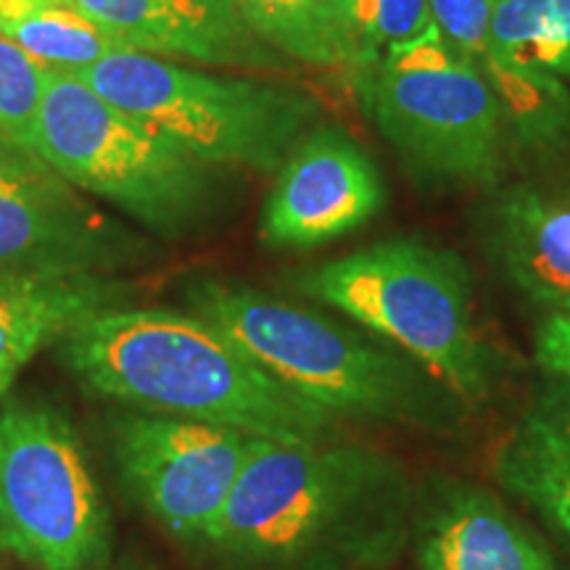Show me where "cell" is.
Wrapping results in <instances>:
<instances>
[{
	"label": "cell",
	"instance_id": "e0dca14e",
	"mask_svg": "<svg viewBox=\"0 0 570 570\" xmlns=\"http://www.w3.org/2000/svg\"><path fill=\"white\" fill-rule=\"evenodd\" d=\"M468 59L494 90L508 127L510 161L550 164L570 151V88L566 82L499 51L494 40Z\"/></svg>",
	"mask_w": 570,
	"mask_h": 570
},
{
	"label": "cell",
	"instance_id": "5b68a950",
	"mask_svg": "<svg viewBox=\"0 0 570 570\" xmlns=\"http://www.w3.org/2000/svg\"><path fill=\"white\" fill-rule=\"evenodd\" d=\"M356 82L375 127L417 185H502L510 167L502 109L479 67L439 30L377 56Z\"/></svg>",
	"mask_w": 570,
	"mask_h": 570
},
{
	"label": "cell",
	"instance_id": "3957f363",
	"mask_svg": "<svg viewBox=\"0 0 570 570\" xmlns=\"http://www.w3.org/2000/svg\"><path fill=\"white\" fill-rule=\"evenodd\" d=\"M296 285L391 341L458 402L491 396L497 360L475 323L473 277L449 248L420 238L377 240L306 269Z\"/></svg>",
	"mask_w": 570,
	"mask_h": 570
},
{
	"label": "cell",
	"instance_id": "7a4b0ae2",
	"mask_svg": "<svg viewBox=\"0 0 570 570\" xmlns=\"http://www.w3.org/2000/svg\"><path fill=\"white\" fill-rule=\"evenodd\" d=\"M188 304L277 383L336 417L417 428L454 420L452 394L410 356L317 312L217 277L190 285Z\"/></svg>",
	"mask_w": 570,
	"mask_h": 570
},
{
	"label": "cell",
	"instance_id": "2e32d148",
	"mask_svg": "<svg viewBox=\"0 0 570 570\" xmlns=\"http://www.w3.org/2000/svg\"><path fill=\"white\" fill-rule=\"evenodd\" d=\"M497 479L544 520L570 552V402L550 386L508 433Z\"/></svg>",
	"mask_w": 570,
	"mask_h": 570
},
{
	"label": "cell",
	"instance_id": "ac0fdd59",
	"mask_svg": "<svg viewBox=\"0 0 570 570\" xmlns=\"http://www.w3.org/2000/svg\"><path fill=\"white\" fill-rule=\"evenodd\" d=\"M246 24L285 59L360 75L375 61L356 0H235Z\"/></svg>",
	"mask_w": 570,
	"mask_h": 570
},
{
	"label": "cell",
	"instance_id": "9a60e30c",
	"mask_svg": "<svg viewBox=\"0 0 570 570\" xmlns=\"http://www.w3.org/2000/svg\"><path fill=\"white\" fill-rule=\"evenodd\" d=\"M125 288L98 275H30L0 269V399L40 348L122 304Z\"/></svg>",
	"mask_w": 570,
	"mask_h": 570
},
{
	"label": "cell",
	"instance_id": "5bb4252c",
	"mask_svg": "<svg viewBox=\"0 0 570 570\" xmlns=\"http://www.w3.org/2000/svg\"><path fill=\"white\" fill-rule=\"evenodd\" d=\"M420 570H562L547 544L489 491L444 489L417 533Z\"/></svg>",
	"mask_w": 570,
	"mask_h": 570
},
{
	"label": "cell",
	"instance_id": "cb8c5ba5",
	"mask_svg": "<svg viewBox=\"0 0 570 570\" xmlns=\"http://www.w3.org/2000/svg\"><path fill=\"white\" fill-rule=\"evenodd\" d=\"M537 365L547 375L550 386L560 391L570 402V317L547 315L533 336Z\"/></svg>",
	"mask_w": 570,
	"mask_h": 570
},
{
	"label": "cell",
	"instance_id": "d6986e66",
	"mask_svg": "<svg viewBox=\"0 0 570 570\" xmlns=\"http://www.w3.org/2000/svg\"><path fill=\"white\" fill-rule=\"evenodd\" d=\"M0 35L48 71L71 75L119 51L71 0H0Z\"/></svg>",
	"mask_w": 570,
	"mask_h": 570
},
{
	"label": "cell",
	"instance_id": "9c48e42d",
	"mask_svg": "<svg viewBox=\"0 0 570 570\" xmlns=\"http://www.w3.org/2000/svg\"><path fill=\"white\" fill-rule=\"evenodd\" d=\"M235 428L159 412H130L114 423V458L135 499L173 537L204 544L252 446Z\"/></svg>",
	"mask_w": 570,
	"mask_h": 570
},
{
	"label": "cell",
	"instance_id": "7c38bea8",
	"mask_svg": "<svg viewBox=\"0 0 570 570\" xmlns=\"http://www.w3.org/2000/svg\"><path fill=\"white\" fill-rule=\"evenodd\" d=\"M491 190L479 225L491 262L547 315L570 317V177Z\"/></svg>",
	"mask_w": 570,
	"mask_h": 570
},
{
	"label": "cell",
	"instance_id": "30bf717a",
	"mask_svg": "<svg viewBox=\"0 0 570 570\" xmlns=\"http://www.w3.org/2000/svg\"><path fill=\"white\" fill-rule=\"evenodd\" d=\"M138 252V240L92 209L38 154L0 151V269L98 275Z\"/></svg>",
	"mask_w": 570,
	"mask_h": 570
},
{
	"label": "cell",
	"instance_id": "4fadbf2b",
	"mask_svg": "<svg viewBox=\"0 0 570 570\" xmlns=\"http://www.w3.org/2000/svg\"><path fill=\"white\" fill-rule=\"evenodd\" d=\"M119 48L209 67H281L235 0H71Z\"/></svg>",
	"mask_w": 570,
	"mask_h": 570
},
{
	"label": "cell",
	"instance_id": "8fae6325",
	"mask_svg": "<svg viewBox=\"0 0 570 570\" xmlns=\"http://www.w3.org/2000/svg\"><path fill=\"white\" fill-rule=\"evenodd\" d=\"M386 202L373 156L338 127H315L283 161L259 233L273 248H315L360 230Z\"/></svg>",
	"mask_w": 570,
	"mask_h": 570
},
{
	"label": "cell",
	"instance_id": "603a6c76",
	"mask_svg": "<svg viewBox=\"0 0 570 570\" xmlns=\"http://www.w3.org/2000/svg\"><path fill=\"white\" fill-rule=\"evenodd\" d=\"M494 0H431V17L449 46L475 56L491 46Z\"/></svg>",
	"mask_w": 570,
	"mask_h": 570
},
{
	"label": "cell",
	"instance_id": "52a82bcc",
	"mask_svg": "<svg viewBox=\"0 0 570 570\" xmlns=\"http://www.w3.org/2000/svg\"><path fill=\"white\" fill-rule=\"evenodd\" d=\"M35 154L77 190L101 196L161 233L188 227L214 196L209 164L71 71H48Z\"/></svg>",
	"mask_w": 570,
	"mask_h": 570
},
{
	"label": "cell",
	"instance_id": "6da1fadb",
	"mask_svg": "<svg viewBox=\"0 0 570 570\" xmlns=\"http://www.w3.org/2000/svg\"><path fill=\"white\" fill-rule=\"evenodd\" d=\"M59 344L63 365L85 389L127 407L288 444L336 439L341 417L277 383L198 315L114 306L71 327Z\"/></svg>",
	"mask_w": 570,
	"mask_h": 570
},
{
	"label": "cell",
	"instance_id": "44dd1931",
	"mask_svg": "<svg viewBox=\"0 0 570 570\" xmlns=\"http://www.w3.org/2000/svg\"><path fill=\"white\" fill-rule=\"evenodd\" d=\"M48 69L0 35V151H32Z\"/></svg>",
	"mask_w": 570,
	"mask_h": 570
},
{
	"label": "cell",
	"instance_id": "8992f818",
	"mask_svg": "<svg viewBox=\"0 0 570 570\" xmlns=\"http://www.w3.org/2000/svg\"><path fill=\"white\" fill-rule=\"evenodd\" d=\"M77 77L209 167L281 169L317 117V101L304 92L206 75L127 48Z\"/></svg>",
	"mask_w": 570,
	"mask_h": 570
},
{
	"label": "cell",
	"instance_id": "277c9868",
	"mask_svg": "<svg viewBox=\"0 0 570 570\" xmlns=\"http://www.w3.org/2000/svg\"><path fill=\"white\" fill-rule=\"evenodd\" d=\"M386 460L333 441L252 439L238 481L204 544L246 562H294L341 550L381 515Z\"/></svg>",
	"mask_w": 570,
	"mask_h": 570
},
{
	"label": "cell",
	"instance_id": "ffe728a7",
	"mask_svg": "<svg viewBox=\"0 0 570 570\" xmlns=\"http://www.w3.org/2000/svg\"><path fill=\"white\" fill-rule=\"evenodd\" d=\"M491 40L570 88V0H494Z\"/></svg>",
	"mask_w": 570,
	"mask_h": 570
},
{
	"label": "cell",
	"instance_id": "ba28073f",
	"mask_svg": "<svg viewBox=\"0 0 570 570\" xmlns=\"http://www.w3.org/2000/svg\"><path fill=\"white\" fill-rule=\"evenodd\" d=\"M109 539V512L69 420L46 404H9L0 412V550L38 570H88Z\"/></svg>",
	"mask_w": 570,
	"mask_h": 570
},
{
	"label": "cell",
	"instance_id": "7402d4cb",
	"mask_svg": "<svg viewBox=\"0 0 570 570\" xmlns=\"http://www.w3.org/2000/svg\"><path fill=\"white\" fill-rule=\"evenodd\" d=\"M356 21L375 59L436 30L431 0H356Z\"/></svg>",
	"mask_w": 570,
	"mask_h": 570
}]
</instances>
